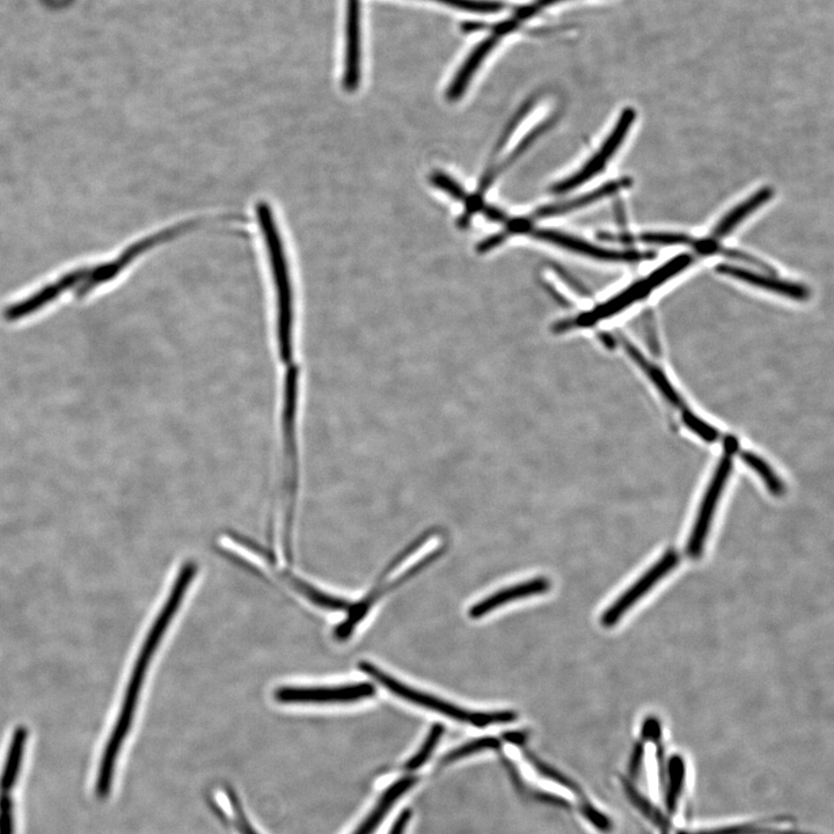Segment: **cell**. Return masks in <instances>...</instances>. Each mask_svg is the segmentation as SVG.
I'll list each match as a JSON object with an SVG mask.
<instances>
[{
    "mask_svg": "<svg viewBox=\"0 0 834 834\" xmlns=\"http://www.w3.org/2000/svg\"><path fill=\"white\" fill-rule=\"evenodd\" d=\"M500 748V741L494 737H484L479 738V740L472 741L465 745L459 746L458 749L452 750L451 752L446 755L442 763L443 764H451L453 762H457V760L474 755V753H478L480 751L488 750V749H499Z\"/></svg>",
    "mask_w": 834,
    "mask_h": 834,
    "instance_id": "cell-25",
    "label": "cell"
},
{
    "mask_svg": "<svg viewBox=\"0 0 834 834\" xmlns=\"http://www.w3.org/2000/svg\"><path fill=\"white\" fill-rule=\"evenodd\" d=\"M742 458L746 465L752 468L760 478L763 479L765 486L774 496H782L785 494L784 482L772 470L764 459L755 455V453L745 451L742 453Z\"/></svg>",
    "mask_w": 834,
    "mask_h": 834,
    "instance_id": "cell-22",
    "label": "cell"
},
{
    "mask_svg": "<svg viewBox=\"0 0 834 834\" xmlns=\"http://www.w3.org/2000/svg\"><path fill=\"white\" fill-rule=\"evenodd\" d=\"M536 796H537V800H539L541 802H544V803H547V804H551V806L559 807V808H562V809H569L570 808L569 802L566 801V800H563L562 797H560V796H555V795L546 794V793H538V794H536Z\"/></svg>",
    "mask_w": 834,
    "mask_h": 834,
    "instance_id": "cell-34",
    "label": "cell"
},
{
    "mask_svg": "<svg viewBox=\"0 0 834 834\" xmlns=\"http://www.w3.org/2000/svg\"><path fill=\"white\" fill-rule=\"evenodd\" d=\"M376 687L370 683H355L332 687L285 686L275 691L281 704H346L375 697Z\"/></svg>",
    "mask_w": 834,
    "mask_h": 834,
    "instance_id": "cell-7",
    "label": "cell"
},
{
    "mask_svg": "<svg viewBox=\"0 0 834 834\" xmlns=\"http://www.w3.org/2000/svg\"><path fill=\"white\" fill-rule=\"evenodd\" d=\"M27 737L28 733L25 727H18L14 730L2 777H0V790L4 794L10 793L17 784L20 767L23 764Z\"/></svg>",
    "mask_w": 834,
    "mask_h": 834,
    "instance_id": "cell-17",
    "label": "cell"
},
{
    "mask_svg": "<svg viewBox=\"0 0 834 834\" xmlns=\"http://www.w3.org/2000/svg\"><path fill=\"white\" fill-rule=\"evenodd\" d=\"M443 734L444 727L442 726V724H435V726L431 728L427 740L424 741L420 751L417 752L416 755L407 763L406 770L415 771L417 770V768H420L422 765L426 764L427 760L431 756V753H433L434 749L436 748L438 742L441 741Z\"/></svg>",
    "mask_w": 834,
    "mask_h": 834,
    "instance_id": "cell-26",
    "label": "cell"
},
{
    "mask_svg": "<svg viewBox=\"0 0 834 834\" xmlns=\"http://www.w3.org/2000/svg\"><path fill=\"white\" fill-rule=\"evenodd\" d=\"M643 759V745L642 743H638L635 746L633 755L631 757V763H629V774H631L632 778L638 777L640 773V768Z\"/></svg>",
    "mask_w": 834,
    "mask_h": 834,
    "instance_id": "cell-32",
    "label": "cell"
},
{
    "mask_svg": "<svg viewBox=\"0 0 834 834\" xmlns=\"http://www.w3.org/2000/svg\"><path fill=\"white\" fill-rule=\"evenodd\" d=\"M716 270L722 275L733 277L735 280L773 292V294L792 298L794 301H807L810 296L809 290L802 284L781 280V278L768 274L753 272L750 269L733 265H720Z\"/></svg>",
    "mask_w": 834,
    "mask_h": 834,
    "instance_id": "cell-10",
    "label": "cell"
},
{
    "mask_svg": "<svg viewBox=\"0 0 834 834\" xmlns=\"http://www.w3.org/2000/svg\"><path fill=\"white\" fill-rule=\"evenodd\" d=\"M724 449H726L724 450V456L720 460L711 484L707 488L704 500H702L699 508L697 521L694 523L689 543H687V554L693 560L700 559L702 552H704L716 507H718L723 489L727 485L731 470H733V457L738 449L736 438L727 437L724 441Z\"/></svg>",
    "mask_w": 834,
    "mask_h": 834,
    "instance_id": "cell-5",
    "label": "cell"
},
{
    "mask_svg": "<svg viewBox=\"0 0 834 834\" xmlns=\"http://www.w3.org/2000/svg\"><path fill=\"white\" fill-rule=\"evenodd\" d=\"M533 238L546 241V243L565 248V250L588 256V258L613 263H638L653 259V252L645 251H620L613 248H606L589 243L570 234L547 229H528Z\"/></svg>",
    "mask_w": 834,
    "mask_h": 834,
    "instance_id": "cell-9",
    "label": "cell"
},
{
    "mask_svg": "<svg viewBox=\"0 0 834 834\" xmlns=\"http://www.w3.org/2000/svg\"><path fill=\"white\" fill-rule=\"evenodd\" d=\"M621 782H623L625 793L628 800L633 803V806L642 812V814L645 815L651 823H654L657 828H660L663 832H669L670 817L664 815L660 809H657L653 803L648 801L645 796L639 793V790H636L631 781L623 778Z\"/></svg>",
    "mask_w": 834,
    "mask_h": 834,
    "instance_id": "cell-21",
    "label": "cell"
},
{
    "mask_svg": "<svg viewBox=\"0 0 834 834\" xmlns=\"http://www.w3.org/2000/svg\"><path fill=\"white\" fill-rule=\"evenodd\" d=\"M361 6L360 0L348 2L347 53L343 87L355 92L361 82Z\"/></svg>",
    "mask_w": 834,
    "mask_h": 834,
    "instance_id": "cell-11",
    "label": "cell"
},
{
    "mask_svg": "<svg viewBox=\"0 0 834 834\" xmlns=\"http://www.w3.org/2000/svg\"><path fill=\"white\" fill-rule=\"evenodd\" d=\"M289 581L292 587L299 592L304 598L313 605L321 607V609L329 611H346L349 610L350 604L346 599L331 596L326 592L313 587L312 584L298 579L296 576H289Z\"/></svg>",
    "mask_w": 834,
    "mask_h": 834,
    "instance_id": "cell-20",
    "label": "cell"
},
{
    "mask_svg": "<svg viewBox=\"0 0 834 834\" xmlns=\"http://www.w3.org/2000/svg\"><path fill=\"white\" fill-rule=\"evenodd\" d=\"M412 812L411 810H405L401 812V815L395 821L394 825L392 826V830L390 834H404L406 826L411 819Z\"/></svg>",
    "mask_w": 834,
    "mask_h": 834,
    "instance_id": "cell-35",
    "label": "cell"
},
{
    "mask_svg": "<svg viewBox=\"0 0 834 834\" xmlns=\"http://www.w3.org/2000/svg\"><path fill=\"white\" fill-rule=\"evenodd\" d=\"M686 767L683 757L672 756L667 763V781H665V807L668 817L675 815L680 796L685 786Z\"/></svg>",
    "mask_w": 834,
    "mask_h": 834,
    "instance_id": "cell-19",
    "label": "cell"
},
{
    "mask_svg": "<svg viewBox=\"0 0 834 834\" xmlns=\"http://www.w3.org/2000/svg\"><path fill=\"white\" fill-rule=\"evenodd\" d=\"M663 834H669L668 832H663Z\"/></svg>",
    "mask_w": 834,
    "mask_h": 834,
    "instance_id": "cell-38",
    "label": "cell"
},
{
    "mask_svg": "<svg viewBox=\"0 0 834 834\" xmlns=\"http://www.w3.org/2000/svg\"><path fill=\"white\" fill-rule=\"evenodd\" d=\"M360 669L375 679L380 685H383L386 690L397 695V697L412 702L416 706L448 716V718L459 722H466L478 728H486L492 726V724H504L517 720V714L510 711L493 713L466 711V709L452 705L448 701L434 697V695L414 690L412 687L402 684L399 680L387 675V673L378 669L376 665L369 662H361Z\"/></svg>",
    "mask_w": 834,
    "mask_h": 834,
    "instance_id": "cell-4",
    "label": "cell"
},
{
    "mask_svg": "<svg viewBox=\"0 0 834 834\" xmlns=\"http://www.w3.org/2000/svg\"><path fill=\"white\" fill-rule=\"evenodd\" d=\"M197 224L199 222L193 219V221L182 222L181 224L171 226V228L159 231L129 246L126 251L117 256L113 261L100 263L98 266L72 270V272L62 275L56 282L46 285V288L55 301L64 292L70 290L75 291V296L78 299H82L94 289H97L99 285L115 280L139 256L149 252L156 246L165 244L167 241L178 238L182 234L193 230Z\"/></svg>",
    "mask_w": 834,
    "mask_h": 834,
    "instance_id": "cell-2",
    "label": "cell"
},
{
    "mask_svg": "<svg viewBox=\"0 0 834 834\" xmlns=\"http://www.w3.org/2000/svg\"><path fill=\"white\" fill-rule=\"evenodd\" d=\"M771 822L772 821H767L763 823V825L753 823L745 825L726 826V828L700 830L695 832L680 831L677 834H810L796 830L774 828V826L768 825Z\"/></svg>",
    "mask_w": 834,
    "mask_h": 834,
    "instance_id": "cell-23",
    "label": "cell"
},
{
    "mask_svg": "<svg viewBox=\"0 0 834 834\" xmlns=\"http://www.w3.org/2000/svg\"><path fill=\"white\" fill-rule=\"evenodd\" d=\"M550 589V581L545 579V577H537V579L514 585V587L497 591L494 595L472 606L470 617L473 619L485 617L488 613L496 610L497 607L517 601V599L543 595Z\"/></svg>",
    "mask_w": 834,
    "mask_h": 834,
    "instance_id": "cell-12",
    "label": "cell"
},
{
    "mask_svg": "<svg viewBox=\"0 0 834 834\" xmlns=\"http://www.w3.org/2000/svg\"><path fill=\"white\" fill-rule=\"evenodd\" d=\"M620 340L621 343H623L628 356L631 357L632 360L639 365L643 372L646 373L651 382H653V384L657 387V390L661 392L665 400H667L673 407L683 408L685 405L682 397H680L678 392L673 389V386L669 382L667 376L664 375V372L658 368L657 365L649 362L645 355H643L641 351L633 345V343L624 338V336H620Z\"/></svg>",
    "mask_w": 834,
    "mask_h": 834,
    "instance_id": "cell-15",
    "label": "cell"
},
{
    "mask_svg": "<svg viewBox=\"0 0 834 834\" xmlns=\"http://www.w3.org/2000/svg\"><path fill=\"white\" fill-rule=\"evenodd\" d=\"M525 757L534 766V768H536L537 772L543 775V777L558 782L559 785L566 787L570 790V792L579 795L581 803L588 801L585 799V795L580 786H577L576 782L567 778L566 775H563L561 772L556 771L555 768L541 762V760L534 756L531 752H525Z\"/></svg>",
    "mask_w": 834,
    "mask_h": 834,
    "instance_id": "cell-24",
    "label": "cell"
},
{
    "mask_svg": "<svg viewBox=\"0 0 834 834\" xmlns=\"http://www.w3.org/2000/svg\"><path fill=\"white\" fill-rule=\"evenodd\" d=\"M435 2L472 13H497L504 9V4L490 2V0H435Z\"/></svg>",
    "mask_w": 834,
    "mask_h": 834,
    "instance_id": "cell-27",
    "label": "cell"
},
{
    "mask_svg": "<svg viewBox=\"0 0 834 834\" xmlns=\"http://www.w3.org/2000/svg\"><path fill=\"white\" fill-rule=\"evenodd\" d=\"M431 182L437 188L444 190L445 193L450 194L457 200H465V190L457 184V182L449 177V175L437 173L431 177Z\"/></svg>",
    "mask_w": 834,
    "mask_h": 834,
    "instance_id": "cell-31",
    "label": "cell"
},
{
    "mask_svg": "<svg viewBox=\"0 0 834 834\" xmlns=\"http://www.w3.org/2000/svg\"><path fill=\"white\" fill-rule=\"evenodd\" d=\"M643 325H645V328H646V334L649 338L648 342H649L650 348L654 350V354H657V351H660V350H658V343H657V340H656V334H655V331H654V326H653V323H651V317L648 316V314H645V317H643Z\"/></svg>",
    "mask_w": 834,
    "mask_h": 834,
    "instance_id": "cell-36",
    "label": "cell"
},
{
    "mask_svg": "<svg viewBox=\"0 0 834 834\" xmlns=\"http://www.w3.org/2000/svg\"><path fill=\"white\" fill-rule=\"evenodd\" d=\"M526 734L521 733V731H511V733H506L503 735V740L507 743L515 744L518 746H522L526 742Z\"/></svg>",
    "mask_w": 834,
    "mask_h": 834,
    "instance_id": "cell-37",
    "label": "cell"
},
{
    "mask_svg": "<svg viewBox=\"0 0 834 834\" xmlns=\"http://www.w3.org/2000/svg\"><path fill=\"white\" fill-rule=\"evenodd\" d=\"M416 782L414 777H406L395 782L393 786L386 790L382 799L379 800L375 809L371 814L364 819V822L358 826L353 834H373L378 828V825L383 822L387 812H389L395 802L402 794H405Z\"/></svg>",
    "mask_w": 834,
    "mask_h": 834,
    "instance_id": "cell-16",
    "label": "cell"
},
{
    "mask_svg": "<svg viewBox=\"0 0 834 834\" xmlns=\"http://www.w3.org/2000/svg\"><path fill=\"white\" fill-rule=\"evenodd\" d=\"M14 806L7 794L0 796V834H14Z\"/></svg>",
    "mask_w": 834,
    "mask_h": 834,
    "instance_id": "cell-29",
    "label": "cell"
},
{
    "mask_svg": "<svg viewBox=\"0 0 834 834\" xmlns=\"http://www.w3.org/2000/svg\"><path fill=\"white\" fill-rule=\"evenodd\" d=\"M256 219L272 273L274 288V314L272 326V354L277 360H294L303 355L301 332H299L298 310L294 281L289 265L284 240L277 225L274 210L266 201L255 206Z\"/></svg>",
    "mask_w": 834,
    "mask_h": 834,
    "instance_id": "cell-1",
    "label": "cell"
},
{
    "mask_svg": "<svg viewBox=\"0 0 834 834\" xmlns=\"http://www.w3.org/2000/svg\"><path fill=\"white\" fill-rule=\"evenodd\" d=\"M602 238L609 240L625 241V243H638L649 246H691L694 247L697 239L689 234L680 232H645L638 236L632 234H607L603 233Z\"/></svg>",
    "mask_w": 834,
    "mask_h": 834,
    "instance_id": "cell-18",
    "label": "cell"
},
{
    "mask_svg": "<svg viewBox=\"0 0 834 834\" xmlns=\"http://www.w3.org/2000/svg\"><path fill=\"white\" fill-rule=\"evenodd\" d=\"M581 812L582 815L587 818L588 821L598 830L603 832H610L612 830V823L610 819L602 814L601 811L592 807V804L589 801L581 803Z\"/></svg>",
    "mask_w": 834,
    "mask_h": 834,
    "instance_id": "cell-30",
    "label": "cell"
},
{
    "mask_svg": "<svg viewBox=\"0 0 834 834\" xmlns=\"http://www.w3.org/2000/svg\"><path fill=\"white\" fill-rule=\"evenodd\" d=\"M636 119V113L633 108L628 107L620 114L619 119L611 131L610 135L606 137L601 148L592 156L587 163L577 171L572 177L559 182L553 187L555 194H562L570 192L575 188H579L588 181L594 179L597 174L601 173L611 158L616 155L619 148L625 142L629 130L633 127Z\"/></svg>",
    "mask_w": 834,
    "mask_h": 834,
    "instance_id": "cell-6",
    "label": "cell"
},
{
    "mask_svg": "<svg viewBox=\"0 0 834 834\" xmlns=\"http://www.w3.org/2000/svg\"><path fill=\"white\" fill-rule=\"evenodd\" d=\"M632 182L633 181L631 178H621L618 180L607 182V184L603 185L602 187L592 190V192H589L582 196L576 197V199L540 208L537 211V214L534 215V217L548 218L560 216L568 214V212H572L574 210H579L584 207H588L592 203L604 200L606 199V197H610L614 194L621 192V190L631 187Z\"/></svg>",
    "mask_w": 834,
    "mask_h": 834,
    "instance_id": "cell-14",
    "label": "cell"
},
{
    "mask_svg": "<svg viewBox=\"0 0 834 834\" xmlns=\"http://www.w3.org/2000/svg\"><path fill=\"white\" fill-rule=\"evenodd\" d=\"M683 422L694 434H697L702 440L708 443H714L720 438L718 430L712 427L711 424L699 419L697 415L687 411V409H684L683 412Z\"/></svg>",
    "mask_w": 834,
    "mask_h": 834,
    "instance_id": "cell-28",
    "label": "cell"
},
{
    "mask_svg": "<svg viewBox=\"0 0 834 834\" xmlns=\"http://www.w3.org/2000/svg\"><path fill=\"white\" fill-rule=\"evenodd\" d=\"M694 261L691 254H680L676 258L665 262L660 268L654 270L642 280L635 282L617 296L609 299L605 303L598 305L595 309L588 312L581 313L576 318L561 321L555 326L556 332H566L574 328H587L595 326L599 321L616 316L619 312H623L635 303L643 301L651 292L661 287L665 282L671 280L685 269L689 268Z\"/></svg>",
    "mask_w": 834,
    "mask_h": 834,
    "instance_id": "cell-3",
    "label": "cell"
},
{
    "mask_svg": "<svg viewBox=\"0 0 834 834\" xmlns=\"http://www.w3.org/2000/svg\"><path fill=\"white\" fill-rule=\"evenodd\" d=\"M680 556L675 550L665 553L661 560L654 563L653 567L647 570L631 588H628L616 602L605 611L601 623L604 627L610 628L619 623L629 609L647 595L657 583H660L665 576H668L673 569L679 565Z\"/></svg>",
    "mask_w": 834,
    "mask_h": 834,
    "instance_id": "cell-8",
    "label": "cell"
},
{
    "mask_svg": "<svg viewBox=\"0 0 834 834\" xmlns=\"http://www.w3.org/2000/svg\"><path fill=\"white\" fill-rule=\"evenodd\" d=\"M234 811H236V825L240 834H259L256 832L250 823H248L243 811H241L236 803H233Z\"/></svg>",
    "mask_w": 834,
    "mask_h": 834,
    "instance_id": "cell-33",
    "label": "cell"
},
{
    "mask_svg": "<svg viewBox=\"0 0 834 834\" xmlns=\"http://www.w3.org/2000/svg\"><path fill=\"white\" fill-rule=\"evenodd\" d=\"M773 194V189L771 187L759 189L758 192L748 197V199L742 203L737 204V206L731 209L726 216L722 217L720 222L716 224L713 229L711 236L707 239L711 240L714 244H720L721 239L728 237L729 234L733 232L738 225L744 222L746 218L751 216L753 212H756L758 209L765 206V204L772 199Z\"/></svg>",
    "mask_w": 834,
    "mask_h": 834,
    "instance_id": "cell-13",
    "label": "cell"
}]
</instances>
